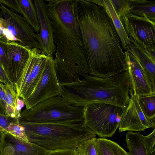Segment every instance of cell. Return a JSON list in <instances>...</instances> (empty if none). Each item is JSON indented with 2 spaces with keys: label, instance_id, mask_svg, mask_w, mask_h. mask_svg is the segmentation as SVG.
Listing matches in <instances>:
<instances>
[{
  "label": "cell",
  "instance_id": "cell-12",
  "mask_svg": "<svg viewBox=\"0 0 155 155\" xmlns=\"http://www.w3.org/2000/svg\"><path fill=\"white\" fill-rule=\"evenodd\" d=\"M128 105L125 109L118 127L120 132L126 131L140 132L148 128H155V119L147 118L140 107L138 97L130 90Z\"/></svg>",
  "mask_w": 155,
  "mask_h": 155
},
{
  "label": "cell",
  "instance_id": "cell-34",
  "mask_svg": "<svg viewBox=\"0 0 155 155\" xmlns=\"http://www.w3.org/2000/svg\"><path fill=\"white\" fill-rule=\"evenodd\" d=\"M148 155H155V150H147Z\"/></svg>",
  "mask_w": 155,
  "mask_h": 155
},
{
  "label": "cell",
  "instance_id": "cell-16",
  "mask_svg": "<svg viewBox=\"0 0 155 155\" xmlns=\"http://www.w3.org/2000/svg\"><path fill=\"white\" fill-rule=\"evenodd\" d=\"M130 44L126 50L133 54L138 59L149 76L153 85L155 84V62L148 56L144 48L131 37H128Z\"/></svg>",
  "mask_w": 155,
  "mask_h": 155
},
{
  "label": "cell",
  "instance_id": "cell-32",
  "mask_svg": "<svg viewBox=\"0 0 155 155\" xmlns=\"http://www.w3.org/2000/svg\"><path fill=\"white\" fill-rule=\"evenodd\" d=\"M47 155H79L76 149H66L49 151Z\"/></svg>",
  "mask_w": 155,
  "mask_h": 155
},
{
  "label": "cell",
  "instance_id": "cell-11",
  "mask_svg": "<svg viewBox=\"0 0 155 155\" xmlns=\"http://www.w3.org/2000/svg\"><path fill=\"white\" fill-rule=\"evenodd\" d=\"M124 53L130 88L133 94L139 97L155 94V87L139 61L128 51H125Z\"/></svg>",
  "mask_w": 155,
  "mask_h": 155
},
{
  "label": "cell",
  "instance_id": "cell-20",
  "mask_svg": "<svg viewBox=\"0 0 155 155\" xmlns=\"http://www.w3.org/2000/svg\"><path fill=\"white\" fill-rule=\"evenodd\" d=\"M129 12L140 17H146L155 21V1L147 0H132Z\"/></svg>",
  "mask_w": 155,
  "mask_h": 155
},
{
  "label": "cell",
  "instance_id": "cell-13",
  "mask_svg": "<svg viewBox=\"0 0 155 155\" xmlns=\"http://www.w3.org/2000/svg\"><path fill=\"white\" fill-rule=\"evenodd\" d=\"M33 2L40 28L39 34L36 33L38 48L41 53L53 58L56 48L54 43L52 27L46 9V3L43 0H34Z\"/></svg>",
  "mask_w": 155,
  "mask_h": 155
},
{
  "label": "cell",
  "instance_id": "cell-7",
  "mask_svg": "<svg viewBox=\"0 0 155 155\" xmlns=\"http://www.w3.org/2000/svg\"><path fill=\"white\" fill-rule=\"evenodd\" d=\"M49 57L41 53L37 47L30 49L29 56L22 73L14 84L18 97L24 100L30 96Z\"/></svg>",
  "mask_w": 155,
  "mask_h": 155
},
{
  "label": "cell",
  "instance_id": "cell-24",
  "mask_svg": "<svg viewBox=\"0 0 155 155\" xmlns=\"http://www.w3.org/2000/svg\"><path fill=\"white\" fill-rule=\"evenodd\" d=\"M117 16L120 20L128 13L132 0H110Z\"/></svg>",
  "mask_w": 155,
  "mask_h": 155
},
{
  "label": "cell",
  "instance_id": "cell-10",
  "mask_svg": "<svg viewBox=\"0 0 155 155\" xmlns=\"http://www.w3.org/2000/svg\"><path fill=\"white\" fill-rule=\"evenodd\" d=\"M0 8L8 32L15 42L30 49L38 48L36 33L23 16L1 4Z\"/></svg>",
  "mask_w": 155,
  "mask_h": 155
},
{
  "label": "cell",
  "instance_id": "cell-23",
  "mask_svg": "<svg viewBox=\"0 0 155 155\" xmlns=\"http://www.w3.org/2000/svg\"><path fill=\"white\" fill-rule=\"evenodd\" d=\"M140 109L145 117L155 119V94L138 97Z\"/></svg>",
  "mask_w": 155,
  "mask_h": 155
},
{
  "label": "cell",
  "instance_id": "cell-18",
  "mask_svg": "<svg viewBox=\"0 0 155 155\" xmlns=\"http://www.w3.org/2000/svg\"><path fill=\"white\" fill-rule=\"evenodd\" d=\"M97 155H131L116 142L105 138H95Z\"/></svg>",
  "mask_w": 155,
  "mask_h": 155
},
{
  "label": "cell",
  "instance_id": "cell-2",
  "mask_svg": "<svg viewBox=\"0 0 155 155\" xmlns=\"http://www.w3.org/2000/svg\"><path fill=\"white\" fill-rule=\"evenodd\" d=\"M57 49L54 68L60 83L75 82L90 74L74 9V0L45 1Z\"/></svg>",
  "mask_w": 155,
  "mask_h": 155
},
{
  "label": "cell",
  "instance_id": "cell-35",
  "mask_svg": "<svg viewBox=\"0 0 155 155\" xmlns=\"http://www.w3.org/2000/svg\"><path fill=\"white\" fill-rule=\"evenodd\" d=\"M2 130L0 128V155H1V140L2 137Z\"/></svg>",
  "mask_w": 155,
  "mask_h": 155
},
{
  "label": "cell",
  "instance_id": "cell-22",
  "mask_svg": "<svg viewBox=\"0 0 155 155\" xmlns=\"http://www.w3.org/2000/svg\"><path fill=\"white\" fill-rule=\"evenodd\" d=\"M139 132L128 131L126 134L127 147L131 155H148L147 150L141 141Z\"/></svg>",
  "mask_w": 155,
  "mask_h": 155
},
{
  "label": "cell",
  "instance_id": "cell-6",
  "mask_svg": "<svg viewBox=\"0 0 155 155\" xmlns=\"http://www.w3.org/2000/svg\"><path fill=\"white\" fill-rule=\"evenodd\" d=\"M83 109L85 124L100 137L105 138L114 135L125 110L101 103L87 105Z\"/></svg>",
  "mask_w": 155,
  "mask_h": 155
},
{
  "label": "cell",
  "instance_id": "cell-21",
  "mask_svg": "<svg viewBox=\"0 0 155 155\" xmlns=\"http://www.w3.org/2000/svg\"><path fill=\"white\" fill-rule=\"evenodd\" d=\"M0 128L25 140H28L24 128L20 125L18 119L17 118L0 114Z\"/></svg>",
  "mask_w": 155,
  "mask_h": 155
},
{
  "label": "cell",
  "instance_id": "cell-8",
  "mask_svg": "<svg viewBox=\"0 0 155 155\" xmlns=\"http://www.w3.org/2000/svg\"><path fill=\"white\" fill-rule=\"evenodd\" d=\"M61 94L60 83L55 72L54 58L50 57L32 93L28 98L23 100L26 108L29 109L41 102L61 96Z\"/></svg>",
  "mask_w": 155,
  "mask_h": 155
},
{
  "label": "cell",
  "instance_id": "cell-19",
  "mask_svg": "<svg viewBox=\"0 0 155 155\" xmlns=\"http://www.w3.org/2000/svg\"><path fill=\"white\" fill-rule=\"evenodd\" d=\"M21 15L25 21L34 32L38 34L40 28L38 20L36 10L33 1L18 0Z\"/></svg>",
  "mask_w": 155,
  "mask_h": 155
},
{
  "label": "cell",
  "instance_id": "cell-28",
  "mask_svg": "<svg viewBox=\"0 0 155 155\" xmlns=\"http://www.w3.org/2000/svg\"><path fill=\"white\" fill-rule=\"evenodd\" d=\"M0 40L3 42H14L7 28L5 20L0 16Z\"/></svg>",
  "mask_w": 155,
  "mask_h": 155
},
{
  "label": "cell",
  "instance_id": "cell-15",
  "mask_svg": "<svg viewBox=\"0 0 155 155\" xmlns=\"http://www.w3.org/2000/svg\"><path fill=\"white\" fill-rule=\"evenodd\" d=\"M2 42L14 76L15 84L22 73L29 56L30 49L16 42Z\"/></svg>",
  "mask_w": 155,
  "mask_h": 155
},
{
  "label": "cell",
  "instance_id": "cell-14",
  "mask_svg": "<svg viewBox=\"0 0 155 155\" xmlns=\"http://www.w3.org/2000/svg\"><path fill=\"white\" fill-rule=\"evenodd\" d=\"M1 155H47L49 151L2 130Z\"/></svg>",
  "mask_w": 155,
  "mask_h": 155
},
{
  "label": "cell",
  "instance_id": "cell-17",
  "mask_svg": "<svg viewBox=\"0 0 155 155\" xmlns=\"http://www.w3.org/2000/svg\"><path fill=\"white\" fill-rule=\"evenodd\" d=\"M101 6L104 8L111 19L120 39L122 48L123 49L126 50V47L130 44V41L110 0H103Z\"/></svg>",
  "mask_w": 155,
  "mask_h": 155
},
{
  "label": "cell",
  "instance_id": "cell-3",
  "mask_svg": "<svg viewBox=\"0 0 155 155\" xmlns=\"http://www.w3.org/2000/svg\"><path fill=\"white\" fill-rule=\"evenodd\" d=\"M61 96L74 106L83 107L95 103H105L125 109L130 99V83L127 70L102 78L90 74L78 81L60 83Z\"/></svg>",
  "mask_w": 155,
  "mask_h": 155
},
{
  "label": "cell",
  "instance_id": "cell-31",
  "mask_svg": "<svg viewBox=\"0 0 155 155\" xmlns=\"http://www.w3.org/2000/svg\"><path fill=\"white\" fill-rule=\"evenodd\" d=\"M0 3L14 12L21 14L18 0H0Z\"/></svg>",
  "mask_w": 155,
  "mask_h": 155
},
{
  "label": "cell",
  "instance_id": "cell-26",
  "mask_svg": "<svg viewBox=\"0 0 155 155\" xmlns=\"http://www.w3.org/2000/svg\"><path fill=\"white\" fill-rule=\"evenodd\" d=\"M6 97V101L8 105H10L14 108L17 111L21 112L19 103L20 100L15 90L7 84L4 85Z\"/></svg>",
  "mask_w": 155,
  "mask_h": 155
},
{
  "label": "cell",
  "instance_id": "cell-29",
  "mask_svg": "<svg viewBox=\"0 0 155 155\" xmlns=\"http://www.w3.org/2000/svg\"><path fill=\"white\" fill-rule=\"evenodd\" d=\"M141 141L148 150H155V129L147 136H144L140 134Z\"/></svg>",
  "mask_w": 155,
  "mask_h": 155
},
{
  "label": "cell",
  "instance_id": "cell-5",
  "mask_svg": "<svg viewBox=\"0 0 155 155\" xmlns=\"http://www.w3.org/2000/svg\"><path fill=\"white\" fill-rule=\"evenodd\" d=\"M19 122L74 123L84 121L83 107L70 104L60 95L41 102L21 111Z\"/></svg>",
  "mask_w": 155,
  "mask_h": 155
},
{
  "label": "cell",
  "instance_id": "cell-30",
  "mask_svg": "<svg viewBox=\"0 0 155 155\" xmlns=\"http://www.w3.org/2000/svg\"><path fill=\"white\" fill-rule=\"evenodd\" d=\"M4 85L0 82V114L7 116V108L8 105L4 88Z\"/></svg>",
  "mask_w": 155,
  "mask_h": 155
},
{
  "label": "cell",
  "instance_id": "cell-27",
  "mask_svg": "<svg viewBox=\"0 0 155 155\" xmlns=\"http://www.w3.org/2000/svg\"><path fill=\"white\" fill-rule=\"evenodd\" d=\"M95 138L83 142L77 147L76 150L79 155H97L95 147Z\"/></svg>",
  "mask_w": 155,
  "mask_h": 155
},
{
  "label": "cell",
  "instance_id": "cell-4",
  "mask_svg": "<svg viewBox=\"0 0 155 155\" xmlns=\"http://www.w3.org/2000/svg\"><path fill=\"white\" fill-rule=\"evenodd\" d=\"M28 140L48 151L76 149L81 143L95 138L96 134L84 122L33 123L20 121Z\"/></svg>",
  "mask_w": 155,
  "mask_h": 155
},
{
  "label": "cell",
  "instance_id": "cell-25",
  "mask_svg": "<svg viewBox=\"0 0 155 155\" xmlns=\"http://www.w3.org/2000/svg\"><path fill=\"white\" fill-rule=\"evenodd\" d=\"M0 64L10 81L14 84V78L8 62L6 50L2 41L0 40Z\"/></svg>",
  "mask_w": 155,
  "mask_h": 155
},
{
  "label": "cell",
  "instance_id": "cell-9",
  "mask_svg": "<svg viewBox=\"0 0 155 155\" xmlns=\"http://www.w3.org/2000/svg\"><path fill=\"white\" fill-rule=\"evenodd\" d=\"M120 21L128 37L144 49L155 50V21L130 12Z\"/></svg>",
  "mask_w": 155,
  "mask_h": 155
},
{
  "label": "cell",
  "instance_id": "cell-33",
  "mask_svg": "<svg viewBox=\"0 0 155 155\" xmlns=\"http://www.w3.org/2000/svg\"><path fill=\"white\" fill-rule=\"evenodd\" d=\"M0 82L7 84L15 90L14 85L10 81L0 64Z\"/></svg>",
  "mask_w": 155,
  "mask_h": 155
},
{
  "label": "cell",
  "instance_id": "cell-36",
  "mask_svg": "<svg viewBox=\"0 0 155 155\" xmlns=\"http://www.w3.org/2000/svg\"><path fill=\"white\" fill-rule=\"evenodd\" d=\"M1 5V4L0 3V6ZM2 16V14H1V9L0 8V16Z\"/></svg>",
  "mask_w": 155,
  "mask_h": 155
},
{
  "label": "cell",
  "instance_id": "cell-1",
  "mask_svg": "<svg viewBox=\"0 0 155 155\" xmlns=\"http://www.w3.org/2000/svg\"><path fill=\"white\" fill-rule=\"evenodd\" d=\"M74 9L90 74L106 78L127 70L120 39L104 8L89 0H74Z\"/></svg>",
  "mask_w": 155,
  "mask_h": 155
}]
</instances>
